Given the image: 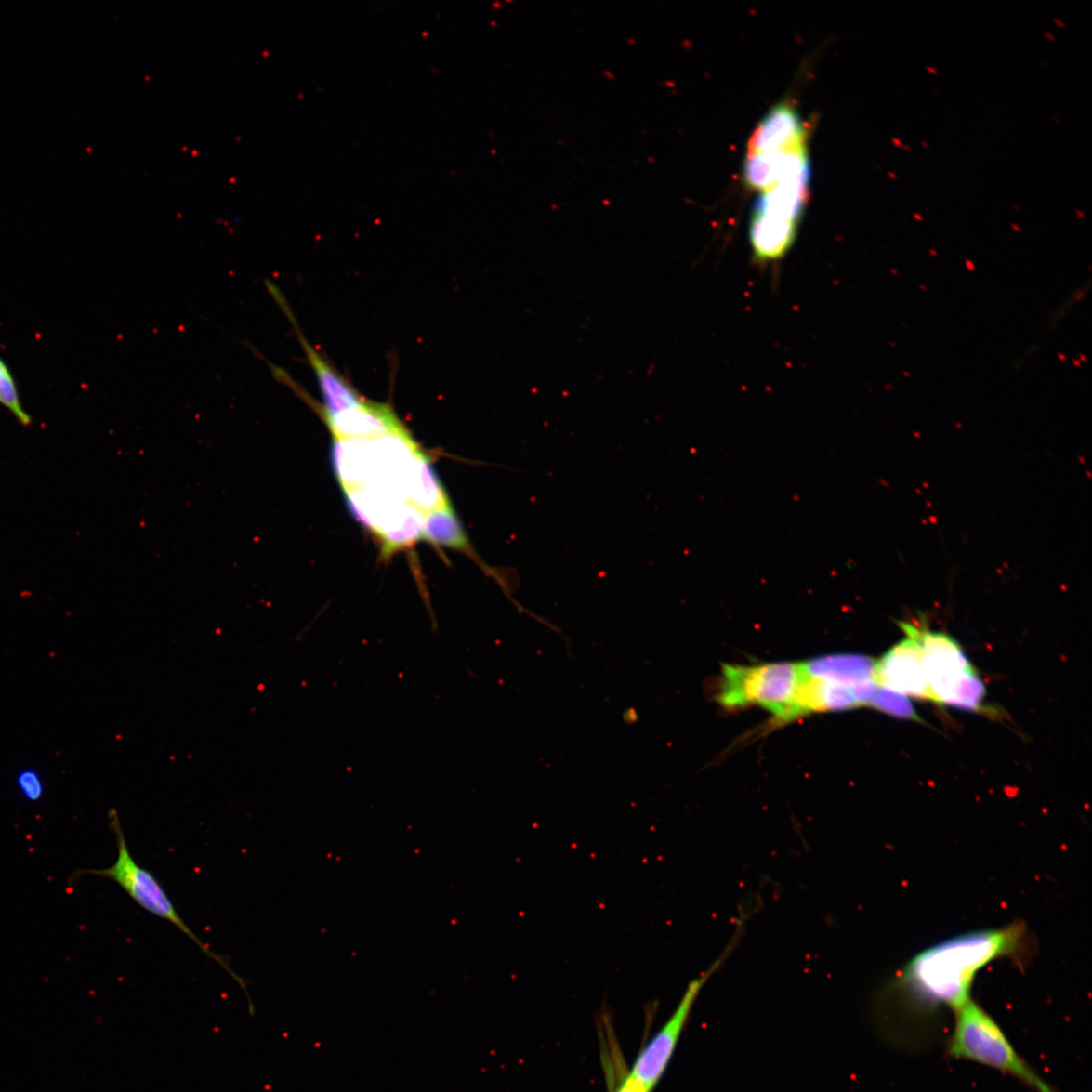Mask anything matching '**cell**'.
Listing matches in <instances>:
<instances>
[{
    "label": "cell",
    "instance_id": "1",
    "mask_svg": "<svg viewBox=\"0 0 1092 1092\" xmlns=\"http://www.w3.org/2000/svg\"><path fill=\"white\" fill-rule=\"evenodd\" d=\"M1033 949L1024 923L962 934L918 953L898 974L892 990L921 1007L946 1006L957 1011L971 999L980 970L1003 958L1022 967Z\"/></svg>",
    "mask_w": 1092,
    "mask_h": 1092
},
{
    "label": "cell",
    "instance_id": "2",
    "mask_svg": "<svg viewBox=\"0 0 1092 1092\" xmlns=\"http://www.w3.org/2000/svg\"><path fill=\"white\" fill-rule=\"evenodd\" d=\"M110 826L116 836V843L118 849V857L114 863L106 869H91L79 870L73 874L72 878L82 875H94L103 879L111 880L119 885V887L130 896V898L149 914H151L159 918L164 919L168 923L174 925L180 932L191 940L195 945L204 954L206 957L215 960L218 965L229 973L230 976L240 985L245 992L249 1000L250 1013L255 1011V1007L251 1003V998L247 991V982L243 977H240L229 962L222 956L217 955L212 951L209 945L194 934L193 930L183 921L177 908L172 902L169 895L165 891L163 885L155 877L154 874L148 869L143 868L138 864L133 858L128 843H126L125 836L123 831L118 811L112 809L109 812Z\"/></svg>",
    "mask_w": 1092,
    "mask_h": 1092
},
{
    "label": "cell",
    "instance_id": "3",
    "mask_svg": "<svg viewBox=\"0 0 1092 1092\" xmlns=\"http://www.w3.org/2000/svg\"><path fill=\"white\" fill-rule=\"evenodd\" d=\"M948 1054L953 1059L982 1064L1014 1076L1037 1092H1055L1021 1059L995 1020L972 999L956 1011Z\"/></svg>",
    "mask_w": 1092,
    "mask_h": 1092
},
{
    "label": "cell",
    "instance_id": "4",
    "mask_svg": "<svg viewBox=\"0 0 1092 1092\" xmlns=\"http://www.w3.org/2000/svg\"><path fill=\"white\" fill-rule=\"evenodd\" d=\"M802 664L723 666L719 703L729 708L758 705L786 721L802 683Z\"/></svg>",
    "mask_w": 1092,
    "mask_h": 1092
},
{
    "label": "cell",
    "instance_id": "5",
    "mask_svg": "<svg viewBox=\"0 0 1092 1092\" xmlns=\"http://www.w3.org/2000/svg\"><path fill=\"white\" fill-rule=\"evenodd\" d=\"M738 937L739 932L735 933L730 945L710 965V967L689 982L679 1005L677 1006L670 1019L664 1022L662 1029L639 1054L627 1078L640 1092H652L659 1084L672 1060L677 1045L680 1041L699 994L711 977L721 967L723 962L729 958L732 947L738 941Z\"/></svg>",
    "mask_w": 1092,
    "mask_h": 1092
},
{
    "label": "cell",
    "instance_id": "6",
    "mask_svg": "<svg viewBox=\"0 0 1092 1092\" xmlns=\"http://www.w3.org/2000/svg\"><path fill=\"white\" fill-rule=\"evenodd\" d=\"M905 638L876 662L874 681L881 688L935 703L923 666L922 629L901 623Z\"/></svg>",
    "mask_w": 1092,
    "mask_h": 1092
},
{
    "label": "cell",
    "instance_id": "7",
    "mask_svg": "<svg viewBox=\"0 0 1092 1092\" xmlns=\"http://www.w3.org/2000/svg\"><path fill=\"white\" fill-rule=\"evenodd\" d=\"M921 646L935 704L950 705L965 679L977 672L959 642L944 632L922 629Z\"/></svg>",
    "mask_w": 1092,
    "mask_h": 1092
},
{
    "label": "cell",
    "instance_id": "8",
    "mask_svg": "<svg viewBox=\"0 0 1092 1092\" xmlns=\"http://www.w3.org/2000/svg\"><path fill=\"white\" fill-rule=\"evenodd\" d=\"M267 285L274 300H277L294 325L309 365L312 366L316 375L321 394L324 400V406L320 410L322 416L336 415L338 413L359 406L364 399L351 386L348 379L333 369L332 365L325 362L323 356L319 354L304 337L300 328L296 325V321L291 312L289 305L286 304L278 287L272 285L270 283H268Z\"/></svg>",
    "mask_w": 1092,
    "mask_h": 1092
},
{
    "label": "cell",
    "instance_id": "9",
    "mask_svg": "<svg viewBox=\"0 0 1092 1092\" xmlns=\"http://www.w3.org/2000/svg\"><path fill=\"white\" fill-rule=\"evenodd\" d=\"M809 174L808 143L778 151L746 154L744 180L746 185L761 192L782 179Z\"/></svg>",
    "mask_w": 1092,
    "mask_h": 1092
},
{
    "label": "cell",
    "instance_id": "10",
    "mask_svg": "<svg viewBox=\"0 0 1092 1092\" xmlns=\"http://www.w3.org/2000/svg\"><path fill=\"white\" fill-rule=\"evenodd\" d=\"M323 419L335 440L367 439L403 428L392 408L365 399L359 406Z\"/></svg>",
    "mask_w": 1092,
    "mask_h": 1092
},
{
    "label": "cell",
    "instance_id": "11",
    "mask_svg": "<svg viewBox=\"0 0 1092 1092\" xmlns=\"http://www.w3.org/2000/svg\"><path fill=\"white\" fill-rule=\"evenodd\" d=\"M808 129L793 106L775 107L757 126L748 145V154L767 153L808 143Z\"/></svg>",
    "mask_w": 1092,
    "mask_h": 1092
},
{
    "label": "cell",
    "instance_id": "12",
    "mask_svg": "<svg viewBox=\"0 0 1092 1092\" xmlns=\"http://www.w3.org/2000/svg\"><path fill=\"white\" fill-rule=\"evenodd\" d=\"M875 664L876 661L866 655L840 654L814 659L802 664V666L804 672L813 679L856 687L874 681Z\"/></svg>",
    "mask_w": 1092,
    "mask_h": 1092
},
{
    "label": "cell",
    "instance_id": "13",
    "mask_svg": "<svg viewBox=\"0 0 1092 1092\" xmlns=\"http://www.w3.org/2000/svg\"><path fill=\"white\" fill-rule=\"evenodd\" d=\"M869 706L894 717L923 722L907 696L891 691L888 689L879 687L875 695L872 698Z\"/></svg>",
    "mask_w": 1092,
    "mask_h": 1092
},
{
    "label": "cell",
    "instance_id": "14",
    "mask_svg": "<svg viewBox=\"0 0 1092 1092\" xmlns=\"http://www.w3.org/2000/svg\"><path fill=\"white\" fill-rule=\"evenodd\" d=\"M0 405L13 414L20 424L25 427L31 424L32 419L29 414L22 408L14 375L2 358H0Z\"/></svg>",
    "mask_w": 1092,
    "mask_h": 1092
},
{
    "label": "cell",
    "instance_id": "15",
    "mask_svg": "<svg viewBox=\"0 0 1092 1092\" xmlns=\"http://www.w3.org/2000/svg\"><path fill=\"white\" fill-rule=\"evenodd\" d=\"M985 696V685L979 673H975L965 679L949 706L980 712Z\"/></svg>",
    "mask_w": 1092,
    "mask_h": 1092
},
{
    "label": "cell",
    "instance_id": "16",
    "mask_svg": "<svg viewBox=\"0 0 1092 1092\" xmlns=\"http://www.w3.org/2000/svg\"><path fill=\"white\" fill-rule=\"evenodd\" d=\"M16 786L20 796L28 802L37 803L44 797V779L37 769L28 767L20 770L16 776Z\"/></svg>",
    "mask_w": 1092,
    "mask_h": 1092
},
{
    "label": "cell",
    "instance_id": "17",
    "mask_svg": "<svg viewBox=\"0 0 1092 1092\" xmlns=\"http://www.w3.org/2000/svg\"><path fill=\"white\" fill-rule=\"evenodd\" d=\"M614 1092H640L634 1084L626 1077L622 1085L616 1088Z\"/></svg>",
    "mask_w": 1092,
    "mask_h": 1092
},
{
    "label": "cell",
    "instance_id": "18",
    "mask_svg": "<svg viewBox=\"0 0 1092 1092\" xmlns=\"http://www.w3.org/2000/svg\"><path fill=\"white\" fill-rule=\"evenodd\" d=\"M1054 22H1055V24H1056L1057 26H1059V27H1062V28H1065V27H1066V26H1065V24H1064V21H1063L1061 19H1054Z\"/></svg>",
    "mask_w": 1092,
    "mask_h": 1092
},
{
    "label": "cell",
    "instance_id": "19",
    "mask_svg": "<svg viewBox=\"0 0 1092 1092\" xmlns=\"http://www.w3.org/2000/svg\"><path fill=\"white\" fill-rule=\"evenodd\" d=\"M927 69H928V72L929 73H932V74H938V72H937V71H936V68H934V67H932V66H927Z\"/></svg>",
    "mask_w": 1092,
    "mask_h": 1092
},
{
    "label": "cell",
    "instance_id": "20",
    "mask_svg": "<svg viewBox=\"0 0 1092 1092\" xmlns=\"http://www.w3.org/2000/svg\"><path fill=\"white\" fill-rule=\"evenodd\" d=\"M1044 34L1046 37L1049 38L1050 40H1053V41L1055 40V37L1053 36V34L1050 32H1044Z\"/></svg>",
    "mask_w": 1092,
    "mask_h": 1092
},
{
    "label": "cell",
    "instance_id": "21",
    "mask_svg": "<svg viewBox=\"0 0 1092 1092\" xmlns=\"http://www.w3.org/2000/svg\"><path fill=\"white\" fill-rule=\"evenodd\" d=\"M893 141H894V143H895L896 145H898V146H901V147L902 146V144H901V140L894 139Z\"/></svg>",
    "mask_w": 1092,
    "mask_h": 1092
},
{
    "label": "cell",
    "instance_id": "22",
    "mask_svg": "<svg viewBox=\"0 0 1092 1092\" xmlns=\"http://www.w3.org/2000/svg\"><path fill=\"white\" fill-rule=\"evenodd\" d=\"M902 147L905 149V151H912V147L910 146L904 145Z\"/></svg>",
    "mask_w": 1092,
    "mask_h": 1092
},
{
    "label": "cell",
    "instance_id": "23",
    "mask_svg": "<svg viewBox=\"0 0 1092 1092\" xmlns=\"http://www.w3.org/2000/svg\"><path fill=\"white\" fill-rule=\"evenodd\" d=\"M921 144H922V145H923L925 148H929L928 144V143H926V142H921Z\"/></svg>",
    "mask_w": 1092,
    "mask_h": 1092
}]
</instances>
